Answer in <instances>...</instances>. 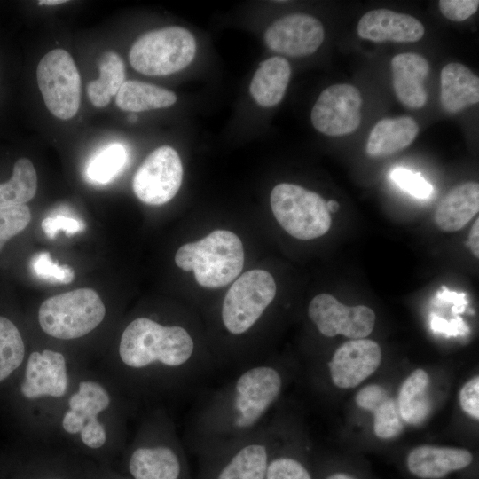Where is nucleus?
<instances>
[{
  "instance_id": "nucleus-39",
  "label": "nucleus",
  "mask_w": 479,
  "mask_h": 479,
  "mask_svg": "<svg viewBox=\"0 0 479 479\" xmlns=\"http://www.w3.org/2000/svg\"><path fill=\"white\" fill-rule=\"evenodd\" d=\"M389 397L388 392L383 387L378 384H370L357 393L355 401L360 408L373 412Z\"/></svg>"
},
{
  "instance_id": "nucleus-13",
  "label": "nucleus",
  "mask_w": 479,
  "mask_h": 479,
  "mask_svg": "<svg viewBox=\"0 0 479 479\" xmlns=\"http://www.w3.org/2000/svg\"><path fill=\"white\" fill-rule=\"evenodd\" d=\"M183 166L177 151L164 145L153 151L139 166L132 181L136 196L148 205L169 202L178 192Z\"/></svg>"
},
{
  "instance_id": "nucleus-41",
  "label": "nucleus",
  "mask_w": 479,
  "mask_h": 479,
  "mask_svg": "<svg viewBox=\"0 0 479 479\" xmlns=\"http://www.w3.org/2000/svg\"><path fill=\"white\" fill-rule=\"evenodd\" d=\"M479 219L477 218L473 224L467 241V247L470 248L474 255L479 257Z\"/></svg>"
},
{
  "instance_id": "nucleus-8",
  "label": "nucleus",
  "mask_w": 479,
  "mask_h": 479,
  "mask_svg": "<svg viewBox=\"0 0 479 479\" xmlns=\"http://www.w3.org/2000/svg\"><path fill=\"white\" fill-rule=\"evenodd\" d=\"M276 295L271 274L255 269L243 273L227 291L220 310V321L227 334L240 338L262 319Z\"/></svg>"
},
{
  "instance_id": "nucleus-26",
  "label": "nucleus",
  "mask_w": 479,
  "mask_h": 479,
  "mask_svg": "<svg viewBox=\"0 0 479 479\" xmlns=\"http://www.w3.org/2000/svg\"><path fill=\"white\" fill-rule=\"evenodd\" d=\"M115 97L117 106L129 112L165 108L177 101L173 91L135 80L125 81Z\"/></svg>"
},
{
  "instance_id": "nucleus-22",
  "label": "nucleus",
  "mask_w": 479,
  "mask_h": 479,
  "mask_svg": "<svg viewBox=\"0 0 479 479\" xmlns=\"http://www.w3.org/2000/svg\"><path fill=\"white\" fill-rule=\"evenodd\" d=\"M479 185L465 182L452 188L435 213L436 224L444 231L456 232L478 213Z\"/></svg>"
},
{
  "instance_id": "nucleus-30",
  "label": "nucleus",
  "mask_w": 479,
  "mask_h": 479,
  "mask_svg": "<svg viewBox=\"0 0 479 479\" xmlns=\"http://www.w3.org/2000/svg\"><path fill=\"white\" fill-rule=\"evenodd\" d=\"M25 356L20 330L9 318L0 316V383L22 365Z\"/></svg>"
},
{
  "instance_id": "nucleus-45",
  "label": "nucleus",
  "mask_w": 479,
  "mask_h": 479,
  "mask_svg": "<svg viewBox=\"0 0 479 479\" xmlns=\"http://www.w3.org/2000/svg\"><path fill=\"white\" fill-rule=\"evenodd\" d=\"M41 479H67L65 477H62V476H47V477H43V478H41Z\"/></svg>"
},
{
  "instance_id": "nucleus-33",
  "label": "nucleus",
  "mask_w": 479,
  "mask_h": 479,
  "mask_svg": "<svg viewBox=\"0 0 479 479\" xmlns=\"http://www.w3.org/2000/svg\"><path fill=\"white\" fill-rule=\"evenodd\" d=\"M31 212L27 205L0 208V251L13 236L29 224Z\"/></svg>"
},
{
  "instance_id": "nucleus-35",
  "label": "nucleus",
  "mask_w": 479,
  "mask_h": 479,
  "mask_svg": "<svg viewBox=\"0 0 479 479\" xmlns=\"http://www.w3.org/2000/svg\"><path fill=\"white\" fill-rule=\"evenodd\" d=\"M390 178L402 190L418 199L431 196L434 188L420 173L404 168H396L390 172Z\"/></svg>"
},
{
  "instance_id": "nucleus-27",
  "label": "nucleus",
  "mask_w": 479,
  "mask_h": 479,
  "mask_svg": "<svg viewBox=\"0 0 479 479\" xmlns=\"http://www.w3.org/2000/svg\"><path fill=\"white\" fill-rule=\"evenodd\" d=\"M98 70L99 77L88 83L87 93L93 106L104 107L125 82V66L116 52L108 51L101 55Z\"/></svg>"
},
{
  "instance_id": "nucleus-37",
  "label": "nucleus",
  "mask_w": 479,
  "mask_h": 479,
  "mask_svg": "<svg viewBox=\"0 0 479 479\" xmlns=\"http://www.w3.org/2000/svg\"><path fill=\"white\" fill-rule=\"evenodd\" d=\"M41 227L49 239H54L59 231H64L67 235L82 232L85 229V224L72 217L56 216L45 217Z\"/></svg>"
},
{
  "instance_id": "nucleus-7",
  "label": "nucleus",
  "mask_w": 479,
  "mask_h": 479,
  "mask_svg": "<svg viewBox=\"0 0 479 479\" xmlns=\"http://www.w3.org/2000/svg\"><path fill=\"white\" fill-rule=\"evenodd\" d=\"M105 316L106 307L98 294L90 288H79L43 302L38 323L47 335L69 341L91 333Z\"/></svg>"
},
{
  "instance_id": "nucleus-36",
  "label": "nucleus",
  "mask_w": 479,
  "mask_h": 479,
  "mask_svg": "<svg viewBox=\"0 0 479 479\" xmlns=\"http://www.w3.org/2000/svg\"><path fill=\"white\" fill-rule=\"evenodd\" d=\"M479 7L478 0H441L442 14L452 21H463L475 14Z\"/></svg>"
},
{
  "instance_id": "nucleus-24",
  "label": "nucleus",
  "mask_w": 479,
  "mask_h": 479,
  "mask_svg": "<svg viewBox=\"0 0 479 479\" xmlns=\"http://www.w3.org/2000/svg\"><path fill=\"white\" fill-rule=\"evenodd\" d=\"M291 75L289 62L274 56L260 63L249 86L255 102L263 107L278 105L283 98Z\"/></svg>"
},
{
  "instance_id": "nucleus-20",
  "label": "nucleus",
  "mask_w": 479,
  "mask_h": 479,
  "mask_svg": "<svg viewBox=\"0 0 479 479\" xmlns=\"http://www.w3.org/2000/svg\"><path fill=\"white\" fill-rule=\"evenodd\" d=\"M390 66L398 100L409 108L423 107L428 99L424 85L429 72L427 59L418 53H399L393 57Z\"/></svg>"
},
{
  "instance_id": "nucleus-31",
  "label": "nucleus",
  "mask_w": 479,
  "mask_h": 479,
  "mask_svg": "<svg viewBox=\"0 0 479 479\" xmlns=\"http://www.w3.org/2000/svg\"><path fill=\"white\" fill-rule=\"evenodd\" d=\"M128 154L121 144H112L98 153L89 162L86 174L97 184H106L123 169Z\"/></svg>"
},
{
  "instance_id": "nucleus-1",
  "label": "nucleus",
  "mask_w": 479,
  "mask_h": 479,
  "mask_svg": "<svg viewBox=\"0 0 479 479\" xmlns=\"http://www.w3.org/2000/svg\"><path fill=\"white\" fill-rule=\"evenodd\" d=\"M214 361L185 326L137 317L121 334L112 370L123 394L154 398L196 382L215 368Z\"/></svg>"
},
{
  "instance_id": "nucleus-29",
  "label": "nucleus",
  "mask_w": 479,
  "mask_h": 479,
  "mask_svg": "<svg viewBox=\"0 0 479 479\" xmlns=\"http://www.w3.org/2000/svg\"><path fill=\"white\" fill-rule=\"evenodd\" d=\"M298 450L287 448L280 441L274 450L264 479H314L313 467Z\"/></svg>"
},
{
  "instance_id": "nucleus-44",
  "label": "nucleus",
  "mask_w": 479,
  "mask_h": 479,
  "mask_svg": "<svg viewBox=\"0 0 479 479\" xmlns=\"http://www.w3.org/2000/svg\"><path fill=\"white\" fill-rule=\"evenodd\" d=\"M128 121L131 123H134L137 121V116L135 114H130L128 115Z\"/></svg>"
},
{
  "instance_id": "nucleus-12",
  "label": "nucleus",
  "mask_w": 479,
  "mask_h": 479,
  "mask_svg": "<svg viewBox=\"0 0 479 479\" xmlns=\"http://www.w3.org/2000/svg\"><path fill=\"white\" fill-rule=\"evenodd\" d=\"M36 77L49 111L61 120L73 118L80 106L81 77L72 56L63 49L49 51L38 64Z\"/></svg>"
},
{
  "instance_id": "nucleus-14",
  "label": "nucleus",
  "mask_w": 479,
  "mask_h": 479,
  "mask_svg": "<svg viewBox=\"0 0 479 479\" xmlns=\"http://www.w3.org/2000/svg\"><path fill=\"white\" fill-rule=\"evenodd\" d=\"M363 99L357 88L348 83L325 89L312 107L310 119L314 128L327 136L354 132L360 125Z\"/></svg>"
},
{
  "instance_id": "nucleus-25",
  "label": "nucleus",
  "mask_w": 479,
  "mask_h": 479,
  "mask_svg": "<svg viewBox=\"0 0 479 479\" xmlns=\"http://www.w3.org/2000/svg\"><path fill=\"white\" fill-rule=\"evenodd\" d=\"M429 376L418 368L403 382L397 397L401 419L409 425H420L429 415L432 404L428 397Z\"/></svg>"
},
{
  "instance_id": "nucleus-21",
  "label": "nucleus",
  "mask_w": 479,
  "mask_h": 479,
  "mask_svg": "<svg viewBox=\"0 0 479 479\" xmlns=\"http://www.w3.org/2000/svg\"><path fill=\"white\" fill-rule=\"evenodd\" d=\"M478 101V76L460 63L445 65L440 76V103L444 110L455 114Z\"/></svg>"
},
{
  "instance_id": "nucleus-6",
  "label": "nucleus",
  "mask_w": 479,
  "mask_h": 479,
  "mask_svg": "<svg viewBox=\"0 0 479 479\" xmlns=\"http://www.w3.org/2000/svg\"><path fill=\"white\" fill-rule=\"evenodd\" d=\"M175 262L185 271H193L200 286L222 287L233 281L242 271L243 245L232 232L216 230L198 241L180 247Z\"/></svg>"
},
{
  "instance_id": "nucleus-18",
  "label": "nucleus",
  "mask_w": 479,
  "mask_h": 479,
  "mask_svg": "<svg viewBox=\"0 0 479 479\" xmlns=\"http://www.w3.org/2000/svg\"><path fill=\"white\" fill-rule=\"evenodd\" d=\"M473 464L474 456L467 449L428 444L412 448L404 459L407 472L417 479H444L469 470Z\"/></svg>"
},
{
  "instance_id": "nucleus-19",
  "label": "nucleus",
  "mask_w": 479,
  "mask_h": 479,
  "mask_svg": "<svg viewBox=\"0 0 479 479\" xmlns=\"http://www.w3.org/2000/svg\"><path fill=\"white\" fill-rule=\"evenodd\" d=\"M424 32L423 25L416 18L388 9L369 11L357 24L358 35L376 43L417 42L424 35Z\"/></svg>"
},
{
  "instance_id": "nucleus-23",
  "label": "nucleus",
  "mask_w": 479,
  "mask_h": 479,
  "mask_svg": "<svg viewBox=\"0 0 479 479\" xmlns=\"http://www.w3.org/2000/svg\"><path fill=\"white\" fill-rule=\"evenodd\" d=\"M419 132L417 122L409 116L384 118L369 134L366 153L372 157H385L410 145Z\"/></svg>"
},
{
  "instance_id": "nucleus-9",
  "label": "nucleus",
  "mask_w": 479,
  "mask_h": 479,
  "mask_svg": "<svg viewBox=\"0 0 479 479\" xmlns=\"http://www.w3.org/2000/svg\"><path fill=\"white\" fill-rule=\"evenodd\" d=\"M195 52L196 42L190 31L181 27H167L139 36L130 50L129 59L136 71L163 76L186 67Z\"/></svg>"
},
{
  "instance_id": "nucleus-11",
  "label": "nucleus",
  "mask_w": 479,
  "mask_h": 479,
  "mask_svg": "<svg viewBox=\"0 0 479 479\" xmlns=\"http://www.w3.org/2000/svg\"><path fill=\"white\" fill-rule=\"evenodd\" d=\"M270 202L278 223L296 239H316L330 229L332 219L326 201L315 192L281 183L272 189Z\"/></svg>"
},
{
  "instance_id": "nucleus-43",
  "label": "nucleus",
  "mask_w": 479,
  "mask_h": 479,
  "mask_svg": "<svg viewBox=\"0 0 479 479\" xmlns=\"http://www.w3.org/2000/svg\"><path fill=\"white\" fill-rule=\"evenodd\" d=\"M66 2V0H41L38 4L40 5H58Z\"/></svg>"
},
{
  "instance_id": "nucleus-40",
  "label": "nucleus",
  "mask_w": 479,
  "mask_h": 479,
  "mask_svg": "<svg viewBox=\"0 0 479 479\" xmlns=\"http://www.w3.org/2000/svg\"><path fill=\"white\" fill-rule=\"evenodd\" d=\"M314 473V479H363L354 473L349 472L347 470H339V469H333V470H318V473Z\"/></svg>"
},
{
  "instance_id": "nucleus-2",
  "label": "nucleus",
  "mask_w": 479,
  "mask_h": 479,
  "mask_svg": "<svg viewBox=\"0 0 479 479\" xmlns=\"http://www.w3.org/2000/svg\"><path fill=\"white\" fill-rule=\"evenodd\" d=\"M282 369L270 362L242 366L212 392L194 413L188 444L197 457L264 425L284 389Z\"/></svg>"
},
{
  "instance_id": "nucleus-42",
  "label": "nucleus",
  "mask_w": 479,
  "mask_h": 479,
  "mask_svg": "<svg viewBox=\"0 0 479 479\" xmlns=\"http://www.w3.org/2000/svg\"><path fill=\"white\" fill-rule=\"evenodd\" d=\"M327 211L330 213H335L338 211L340 206L339 203L336 200H330L328 201H326Z\"/></svg>"
},
{
  "instance_id": "nucleus-10",
  "label": "nucleus",
  "mask_w": 479,
  "mask_h": 479,
  "mask_svg": "<svg viewBox=\"0 0 479 479\" xmlns=\"http://www.w3.org/2000/svg\"><path fill=\"white\" fill-rule=\"evenodd\" d=\"M76 375L60 351L35 350L26 360L20 391L24 399L38 404V411H48L54 419Z\"/></svg>"
},
{
  "instance_id": "nucleus-4",
  "label": "nucleus",
  "mask_w": 479,
  "mask_h": 479,
  "mask_svg": "<svg viewBox=\"0 0 479 479\" xmlns=\"http://www.w3.org/2000/svg\"><path fill=\"white\" fill-rule=\"evenodd\" d=\"M130 479H193L176 426L161 407L147 412L125 452Z\"/></svg>"
},
{
  "instance_id": "nucleus-17",
  "label": "nucleus",
  "mask_w": 479,
  "mask_h": 479,
  "mask_svg": "<svg viewBox=\"0 0 479 479\" xmlns=\"http://www.w3.org/2000/svg\"><path fill=\"white\" fill-rule=\"evenodd\" d=\"M381 362L380 345L370 339H352L342 344L328 362L333 383L351 389L372 375Z\"/></svg>"
},
{
  "instance_id": "nucleus-3",
  "label": "nucleus",
  "mask_w": 479,
  "mask_h": 479,
  "mask_svg": "<svg viewBox=\"0 0 479 479\" xmlns=\"http://www.w3.org/2000/svg\"><path fill=\"white\" fill-rule=\"evenodd\" d=\"M119 388L95 375H78L54 420L60 435L90 452L122 442L124 435L123 403Z\"/></svg>"
},
{
  "instance_id": "nucleus-16",
  "label": "nucleus",
  "mask_w": 479,
  "mask_h": 479,
  "mask_svg": "<svg viewBox=\"0 0 479 479\" xmlns=\"http://www.w3.org/2000/svg\"><path fill=\"white\" fill-rule=\"evenodd\" d=\"M324 37L322 23L304 13H293L277 20L264 34V41L271 50L291 57L312 54Z\"/></svg>"
},
{
  "instance_id": "nucleus-38",
  "label": "nucleus",
  "mask_w": 479,
  "mask_h": 479,
  "mask_svg": "<svg viewBox=\"0 0 479 479\" xmlns=\"http://www.w3.org/2000/svg\"><path fill=\"white\" fill-rule=\"evenodd\" d=\"M459 404L462 410L475 420L479 419V377L467 381L459 391Z\"/></svg>"
},
{
  "instance_id": "nucleus-15",
  "label": "nucleus",
  "mask_w": 479,
  "mask_h": 479,
  "mask_svg": "<svg viewBox=\"0 0 479 479\" xmlns=\"http://www.w3.org/2000/svg\"><path fill=\"white\" fill-rule=\"evenodd\" d=\"M308 315L326 337L342 334L351 339H363L372 333L375 325V314L371 308L346 306L328 294H318L310 301Z\"/></svg>"
},
{
  "instance_id": "nucleus-34",
  "label": "nucleus",
  "mask_w": 479,
  "mask_h": 479,
  "mask_svg": "<svg viewBox=\"0 0 479 479\" xmlns=\"http://www.w3.org/2000/svg\"><path fill=\"white\" fill-rule=\"evenodd\" d=\"M34 273L41 279L49 282L69 284L75 279V272L68 265H59L51 258L50 253L41 252L31 261Z\"/></svg>"
},
{
  "instance_id": "nucleus-5",
  "label": "nucleus",
  "mask_w": 479,
  "mask_h": 479,
  "mask_svg": "<svg viewBox=\"0 0 479 479\" xmlns=\"http://www.w3.org/2000/svg\"><path fill=\"white\" fill-rule=\"evenodd\" d=\"M279 443V426L269 420L252 433L198 457L195 479H264Z\"/></svg>"
},
{
  "instance_id": "nucleus-32",
  "label": "nucleus",
  "mask_w": 479,
  "mask_h": 479,
  "mask_svg": "<svg viewBox=\"0 0 479 479\" xmlns=\"http://www.w3.org/2000/svg\"><path fill=\"white\" fill-rule=\"evenodd\" d=\"M373 430L376 436L381 439H391L398 436L403 428L397 404L389 397L373 412Z\"/></svg>"
},
{
  "instance_id": "nucleus-46",
  "label": "nucleus",
  "mask_w": 479,
  "mask_h": 479,
  "mask_svg": "<svg viewBox=\"0 0 479 479\" xmlns=\"http://www.w3.org/2000/svg\"><path fill=\"white\" fill-rule=\"evenodd\" d=\"M116 479H130V478L125 475V476H119Z\"/></svg>"
},
{
  "instance_id": "nucleus-28",
  "label": "nucleus",
  "mask_w": 479,
  "mask_h": 479,
  "mask_svg": "<svg viewBox=\"0 0 479 479\" xmlns=\"http://www.w3.org/2000/svg\"><path fill=\"white\" fill-rule=\"evenodd\" d=\"M37 190V175L33 163L27 158L19 159L12 176L0 184V208L25 205L32 200Z\"/></svg>"
}]
</instances>
